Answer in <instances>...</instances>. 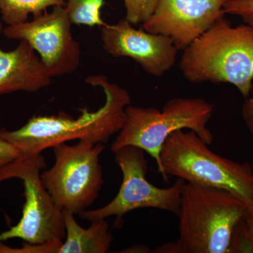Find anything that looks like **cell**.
<instances>
[{"label":"cell","instance_id":"6da1fadb","mask_svg":"<svg viewBox=\"0 0 253 253\" xmlns=\"http://www.w3.org/2000/svg\"><path fill=\"white\" fill-rule=\"evenodd\" d=\"M86 83L104 91L105 103L96 111L83 108L76 119L63 112L56 116H34L16 130L0 129V138L14 146L23 157L41 154L68 141L106 144L124 125L126 106L131 104L130 94L102 75L89 76Z\"/></svg>","mask_w":253,"mask_h":253},{"label":"cell","instance_id":"7a4b0ae2","mask_svg":"<svg viewBox=\"0 0 253 253\" xmlns=\"http://www.w3.org/2000/svg\"><path fill=\"white\" fill-rule=\"evenodd\" d=\"M246 204L227 190L184 184L181 191L179 237L157 253H229L231 239Z\"/></svg>","mask_w":253,"mask_h":253},{"label":"cell","instance_id":"3957f363","mask_svg":"<svg viewBox=\"0 0 253 253\" xmlns=\"http://www.w3.org/2000/svg\"><path fill=\"white\" fill-rule=\"evenodd\" d=\"M179 69L191 83H229L249 97L253 83V26L224 18L183 49Z\"/></svg>","mask_w":253,"mask_h":253},{"label":"cell","instance_id":"277c9868","mask_svg":"<svg viewBox=\"0 0 253 253\" xmlns=\"http://www.w3.org/2000/svg\"><path fill=\"white\" fill-rule=\"evenodd\" d=\"M194 131L179 129L163 144L158 172L193 185L230 191L245 203L253 198V170L249 163H239L213 152Z\"/></svg>","mask_w":253,"mask_h":253},{"label":"cell","instance_id":"5b68a950","mask_svg":"<svg viewBox=\"0 0 253 253\" xmlns=\"http://www.w3.org/2000/svg\"><path fill=\"white\" fill-rule=\"evenodd\" d=\"M214 111V105L199 97L172 98L161 111L129 105L126 121L111 144V151L115 153L127 146L140 148L154 158L158 170L163 144L176 130L194 131L208 145L212 144L214 135L208 123Z\"/></svg>","mask_w":253,"mask_h":253},{"label":"cell","instance_id":"8992f818","mask_svg":"<svg viewBox=\"0 0 253 253\" xmlns=\"http://www.w3.org/2000/svg\"><path fill=\"white\" fill-rule=\"evenodd\" d=\"M46 166L41 154L21 156L0 168V183L14 178L21 179L26 199L22 217L16 225L0 234V243L17 239L41 245L62 242L66 238L63 210L54 202L42 181L41 170Z\"/></svg>","mask_w":253,"mask_h":253},{"label":"cell","instance_id":"52a82bcc","mask_svg":"<svg viewBox=\"0 0 253 253\" xmlns=\"http://www.w3.org/2000/svg\"><path fill=\"white\" fill-rule=\"evenodd\" d=\"M104 144L79 141L53 147L55 162L41 173L44 187L63 211L79 214L94 204L104 184L100 156Z\"/></svg>","mask_w":253,"mask_h":253},{"label":"cell","instance_id":"ba28073f","mask_svg":"<svg viewBox=\"0 0 253 253\" xmlns=\"http://www.w3.org/2000/svg\"><path fill=\"white\" fill-rule=\"evenodd\" d=\"M145 151L136 146H124L115 154V161L123 174L121 188L116 197L103 207L79 213L89 221L116 217V224L126 213L139 208H155L177 215L185 181L178 178L172 186L159 188L148 181V161Z\"/></svg>","mask_w":253,"mask_h":253},{"label":"cell","instance_id":"9c48e42d","mask_svg":"<svg viewBox=\"0 0 253 253\" xmlns=\"http://www.w3.org/2000/svg\"><path fill=\"white\" fill-rule=\"evenodd\" d=\"M73 23L65 6L34 16L32 21L6 26V38L26 41L36 51L51 78L71 74L81 63V46L71 32Z\"/></svg>","mask_w":253,"mask_h":253},{"label":"cell","instance_id":"30bf717a","mask_svg":"<svg viewBox=\"0 0 253 253\" xmlns=\"http://www.w3.org/2000/svg\"><path fill=\"white\" fill-rule=\"evenodd\" d=\"M101 39L108 54L130 58L155 77H162L174 66L179 51L170 38L136 29L126 18L101 26Z\"/></svg>","mask_w":253,"mask_h":253},{"label":"cell","instance_id":"8fae6325","mask_svg":"<svg viewBox=\"0 0 253 253\" xmlns=\"http://www.w3.org/2000/svg\"><path fill=\"white\" fill-rule=\"evenodd\" d=\"M228 0H160L156 11L143 23L144 31L170 38L179 50L189 46L225 13Z\"/></svg>","mask_w":253,"mask_h":253},{"label":"cell","instance_id":"7c38bea8","mask_svg":"<svg viewBox=\"0 0 253 253\" xmlns=\"http://www.w3.org/2000/svg\"><path fill=\"white\" fill-rule=\"evenodd\" d=\"M52 78L41 58L26 41L11 51L0 48V95L36 92L51 84Z\"/></svg>","mask_w":253,"mask_h":253},{"label":"cell","instance_id":"4fadbf2b","mask_svg":"<svg viewBox=\"0 0 253 253\" xmlns=\"http://www.w3.org/2000/svg\"><path fill=\"white\" fill-rule=\"evenodd\" d=\"M66 238L57 253H105L109 252L113 241L106 219L91 221L87 229L82 227L73 212L63 211Z\"/></svg>","mask_w":253,"mask_h":253},{"label":"cell","instance_id":"5bb4252c","mask_svg":"<svg viewBox=\"0 0 253 253\" xmlns=\"http://www.w3.org/2000/svg\"><path fill=\"white\" fill-rule=\"evenodd\" d=\"M56 6H66V0H0V14L1 20L11 26L26 22L30 15L38 16Z\"/></svg>","mask_w":253,"mask_h":253},{"label":"cell","instance_id":"9a60e30c","mask_svg":"<svg viewBox=\"0 0 253 253\" xmlns=\"http://www.w3.org/2000/svg\"><path fill=\"white\" fill-rule=\"evenodd\" d=\"M104 0H66V8L71 22L89 27L104 26L101 8Z\"/></svg>","mask_w":253,"mask_h":253},{"label":"cell","instance_id":"2e32d148","mask_svg":"<svg viewBox=\"0 0 253 253\" xmlns=\"http://www.w3.org/2000/svg\"><path fill=\"white\" fill-rule=\"evenodd\" d=\"M126 18L132 25L143 24L154 14L160 0H123Z\"/></svg>","mask_w":253,"mask_h":253},{"label":"cell","instance_id":"e0dca14e","mask_svg":"<svg viewBox=\"0 0 253 253\" xmlns=\"http://www.w3.org/2000/svg\"><path fill=\"white\" fill-rule=\"evenodd\" d=\"M224 11L225 14L239 16L245 24L253 26V0H228Z\"/></svg>","mask_w":253,"mask_h":253},{"label":"cell","instance_id":"ac0fdd59","mask_svg":"<svg viewBox=\"0 0 253 253\" xmlns=\"http://www.w3.org/2000/svg\"><path fill=\"white\" fill-rule=\"evenodd\" d=\"M21 152L8 141L0 138V168L21 157Z\"/></svg>","mask_w":253,"mask_h":253},{"label":"cell","instance_id":"d6986e66","mask_svg":"<svg viewBox=\"0 0 253 253\" xmlns=\"http://www.w3.org/2000/svg\"><path fill=\"white\" fill-rule=\"evenodd\" d=\"M245 99L246 100L241 109V116L253 137V83L249 97Z\"/></svg>","mask_w":253,"mask_h":253},{"label":"cell","instance_id":"ffe728a7","mask_svg":"<svg viewBox=\"0 0 253 253\" xmlns=\"http://www.w3.org/2000/svg\"><path fill=\"white\" fill-rule=\"evenodd\" d=\"M246 231L249 234L253 248V198L246 203V211L242 218Z\"/></svg>","mask_w":253,"mask_h":253},{"label":"cell","instance_id":"44dd1931","mask_svg":"<svg viewBox=\"0 0 253 253\" xmlns=\"http://www.w3.org/2000/svg\"><path fill=\"white\" fill-rule=\"evenodd\" d=\"M3 30H4V28H3L2 23L0 21V36H1V35L3 33Z\"/></svg>","mask_w":253,"mask_h":253}]
</instances>
